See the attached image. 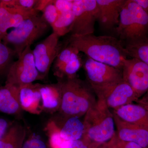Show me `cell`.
Returning <instances> with one entry per match:
<instances>
[{
    "label": "cell",
    "mask_w": 148,
    "mask_h": 148,
    "mask_svg": "<svg viewBox=\"0 0 148 148\" xmlns=\"http://www.w3.org/2000/svg\"><path fill=\"white\" fill-rule=\"evenodd\" d=\"M49 24L38 14L24 20L18 27L8 33L2 42L11 46L18 57L24 49L42 36Z\"/></svg>",
    "instance_id": "5"
},
{
    "label": "cell",
    "mask_w": 148,
    "mask_h": 148,
    "mask_svg": "<svg viewBox=\"0 0 148 148\" xmlns=\"http://www.w3.org/2000/svg\"><path fill=\"white\" fill-rule=\"evenodd\" d=\"M112 113L116 128L115 134L120 140L132 142L142 147L148 148L147 128L123 121Z\"/></svg>",
    "instance_id": "14"
},
{
    "label": "cell",
    "mask_w": 148,
    "mask_h": 148,
    "mask_svg": "<svg viewBox=\"0 0 148 148\" xmlns=\"http://www.w3.org/2000/svg\"><path fill=\"white\" fill-rule=\"evenodd\" d=\"M106 144L108 148H144L136 143L120 140L115 133L112 138Z\"/></svg>",
    "instance_id": "28"
},
{
    "label": "cell",
    "mask_w": 148,
    "mask_h": 148,
    "mask_svg": "<svg viewBox=\"0 0 148 148\" xmlns=\"http://www.w3.org/2000/svg\"><path fill=\"white\" fill-rule=\"evenodd\" d=\"M139 104H140V105L143 106L144 108H145L147 110V111H148V104H147V103H139Z\"/></svg>",
    "instance_id": "37"
},
{
    "label": "cell",
    "mask_w": 148,
    "mask_h": 148,
    "mask_svg": "<svg viewBox=\"0 0 148 148\" xmlns=\"http://www.w3.org/2000/svg\"><path fill=\"white\" fill-rule=\"evenodd\" d=\"M60 79L57 84L61 91V113L69 118L85 115L97 100L90 85L76 76Z\"/></svg>",
    "instance_id": "2"
},
{
    "label": "cell",
    "mask_w": 148,
    "mask_h": 148,
    "mask_svg": "<svg viewBox=\"0 0 148 148\" xmlns=\"http://www.w3.org/2000/svg\"><path fill=\"white\" fill-rule=\"evenodd\" d=\"M138 101L139 103L148 104V90L143 98L140 100H138Z\"/></svg>",
    "instance_id": "35"
},
{
    "label": "cell",
    "mask_w": 148,
    "mask_h": 148,
    "mask_svg": "<svg viewBox=\"0 0 148 148\" xmlns=\"http://www.w3.org/2000/svg\"><path fill=\"white\" fill-rule=\"evenodd\" d=\"M15 54L12 49L2 42H0V72L10 68L11 61Z\"/></svg>",
    "instance_id": "26"
},
{
    "label": "cell",
    "mask_w": 148,
    "mask_h": 148,
    "mask_svg": "<svg viewBox=\"0 0 148 148\" xmlns=\"http://www.w3.org/2000/svg\"><path fill=\"white\" fill-rule=\"evenodd\" d=\"M59 38L54 33H51L33 50L36 67L43 78L48 74L51 65L63 48Z\"/></svg>",
    "instance_id": "9"
},
{
    "label": "cell",
    "mask_w": 148,
    "mask_h": 148,
    "mask_svg": "<svg viewBox=\"0 0 148 148\" xmlns=\"http://www.w3.org/2000/svg\"><path fill=\"white\" fill-rule=\"evenodd\" d=\"M6 5L21 8L34 9L37 0H3L1 1Z\"/></svg>",
    "instance_id": "29"
},
{
    "label": "cell",
    "mask_w": 148,
    "mask_h": 148,
    "mask_svg": "<svg viewBox=\"0 0 148 148\" xmlns=\"http://www.w3.org/2000/svg\"><path fill=\"white\" fill-rule=\"evenodd\" d=\"M21 148H47L45 143L40 138L32 136L24 142Z\"/></svg>",
    "instance_id": "30"
},
{
    "label": "cell",
    "mask_w": 148,
    "mask_h": 148,
    "mask_svg": "<svg viewBox=\"0 0 148 148\" xmlns=\"http://www.w3.org/2000/svg\"><path fill=\"white\" fill-rule=\"evenodd\" d=\"M83 122L79 118H69L62 128H60V135L64 140L68 141H75L82 138L84 132Z\"/></svg>",
    "instance_id": "20"
},
{
    "label": "cell",
    "mask_w": 148,
    "mask_h": 148,
    "mask_svg": "<svg viewBox=\"0 0 148 148\" xmlns=\"http://www.w3.org/2000/svg\"><path fill=\"white\" fill-rule=\"evenodd\" d=\"M126 0H96L98 8L97 21L103 31L114 32Z\"/></svg>",
    "instance_id": "13"
},
{
    "label": "cell",
    "mask_w": 148,
    "mask_h": 148,
    "mask_svg": "<svg viewBox=\"0 0 148 148\" xmlns=\"http://www.w3.org/2000/svg\"><path fill=\"white\" fill-rule=\"evenodd\" d=\"M73 10L74 18L71 35L82 36L94 34L98 16L96 0H74Z\"/></svg>",
    "instance_id": "8"
},
{
    "label": "cell",
    "mask_w": 148,
    "mask_h": 148,
    "mask_svg": "<svg viewBox=\"0 0 148 148\" xmlns=\"http://www.w3.org/2000/svg\"><path fill=\"white\" fill-rule=\"evenodd\" d=\"M94 93L98 98L103 99L109 109L113 110L138 101L139 99L132 88L123 81Z\"/></svg>",
    "instance_id": "11"
},
{
    "label": "cell",
    "mask_w": 148,
    "mask_h": 148,
    "mask_svg": "<svg viewBox=\"0 0 148 148\" xmlns=\"http://www.w3.org/2000/svg\"><path fill=\"white\" fill-rule=\"evenodd\" d=\"M42 11L43 18L51 26L55 23L61 14L53 4V1H50Z\"/></svg>",
    "instance_id": "27"
},
{
    "label": "cell",
    "mask_w": 148,
    "mask_h": 148,
    "mask_svg": "<svg viewBox=\"0 0 148 148\" xmlns=\"http://www.w3.org/2000/svg\"><path fill=\"white\" fill-rule=\"evenodd\" d=\"M8 123L6 120L0 118V140L8 131Z\"/></svg>",
    "instance_id": "33"
},
{
    "label": "cell",
    "mask_w": 148,
    "mask_h": 148,
    "mask_svg": "<svg viewBox=\"0 0 148 148\" xmlns=\"http://www.w3.org/2000/svg\"><path fill=\"white\" fill-rule=\"evenodd\" d=\"M77 51H78L76 49L67 44L62 48L53 63V71L56 76L61 78L64 67L70 61L73 53Z\"/></svg>",
    "instance_id": "23"
},
{
    "label": "cell",
    "mask_w": 148,
    "mask_h": 148,
    "mask_svg": "<svg viewBox=\"0 0 148 148\" xmlns=\"http://www.w3.org/2000/svg\"><path fill=\"white\" fill-rule=\"evenodd\" d=\"M38 14L35 9L9 6L0 1V42L11 28L18 27L25 19Z\"/></svg>",
    "instance_id": "12"
},
{
    "label": "cell",
    "mask_w": 148,
    "mask_h": 148,
    "mask_svg": "<svg viewBox=\"0 0 148 148\" xmlns=\"http://www.w3.org/2000/svg\"><path fill=\"white\" fill-rule=\"evenodd\" d=\"M42 98V110L50 112L59 110L61 104V93L58 84H39Z\"/></svg>",
    "instance_id": "18"
},
{
    "label": "cell",
    "mask_w": 148,
    "mask_h": 148,
    "mask_svg": "<svg viewBox=\"0 0 148 148\" xmlns=\"http://www.w3.org/2000/svg\"><path fill=\"white\" fill-rule=\"evenodd\" d=\"M21 109L34 114H40L42 111V98L39 84L23 85L18 86Z\"/></svg>",
    "instance_id": "15"
},
{
    "label": "cell",
    "mask_w": 148,
    "mask_h": 148,
    "mask_svg": "<svg viewBox=\"0 0 148 148\" xmlns=\"http://www.w3.org/2000/svg\"><path fill=\"white\" fill-rule=\"evenodd\" d=\"M26 136V130L22 125H14L0 140V148H21Z\"/></svg>",
    "instance_id": "19"
},
{
    "label": "cell",
    "mask_w": 148,
    "mask_h": 148,
    "mask_svg": "<svg viewBox=\"0 0 148 148\" xmlns=\"http://www.w3.org/2000/svg\"><path fill=\"white\" fill-rule=\"evenodd\" d=\"M21 110L19 87L5 83L0 88V112L8 114L16 115Z\"/></svg>",
    "instance_id": "17"
},
{
    "label": "cell",
    "mask_w": 148,
    "mask_h": 148,
    "mask_svg": "<svg viewBox=\"0 0 148 148\" xmlns=\"http://www.w3.org/2000/svg\"><path fill=\"white\" fill-rule=\"evenodd\" d=\"M31 46L27 47L9 68L6 83L19 86L43 77L38 71Z\"/></svg>",
    "instance_id": "7"
},
{
    "label": "cell",
    "mask_w": 148,
    "mask_h": 148,
    "mask_svg": "<svg viewBox=\"0 0 148 148\" xmlns=\"http://www.w3.org/2000/svg\"><path fill=\"white\" fill-rule=\"evenodd\" d=\"M51 148H69L71 141L64 140L60 135V128L53 121H50L45 128Z\"/></svg>",
    "instance_id": "21"
},
{
    "label": "cell",
    "mask_w": 148,
    "mask_h": 148,
    "mask_svg": "<svg viewBox=\"0 0 148 148\" xmlns=\"http://www.w3.org/2000/svg\"><path fill=\"white\" fill-rule=\"evenodd\" d=\"M129 58H138L148 65V40L124 45Z\"/></svg>",
    "instance_id": "24"
},
{
    "label": "cell",
    "mask_w": 148,
    "mask_h": 148,
    "mask_svg": "<svg viewBox=\"0 0 148 148\" xmlns=\"http://www.w3.org/2000/svg\"><path fill=\"white\" fill-rule=\"evenodd\" d=\"M79 51H77L73 53L70 61L64 67L61 78L76 76L77 72L83 65L81 58L79 55Z\"/></svg>",
    "instance_id": "25"
},
{
    "label": "cell",
    "mask_w": 148,
    "mask_h": 148,
    "mask_svg": "<svg viewBox=\"0 0 148 148\" xmlns=\"http://www.w3.org/2000/svg\"><path fill=\"white\" fill-rule=\"evenodd\" d=\"M144 11L148 14V0H134Z\"/></svg>",
    "instance_id": "34"
},
{
    "label": "cell",
    "mask_w": 148,
    "mask_h": 148,
    "mask_svg": "<svg viewBox=\"0 0 148 148\" xmlns=\"http://www.w3.org/2000/svg\"><path fill=\"white\" fill-rule=\"evenodd\" d=\"M90 148H108L106 145V143L99 145L93 146L92 147H90Z\"/></svg>",
    "instance_id": "36"
},
{
    "label": "cell",
    "mask_w": 148,
    "mask_h": 148,
    "mask_svg": "<svg viewBox=\"0 0 148 148\" xmlns=\"http://www.w3.org/2000/svg\"><path fill=\"white\" fill-rule=\"evenodd\" d=\"M88 81L94 92L123 81L121 70L87 57L83 63Z\"/></svg>",
    "instance_id": "6"
},
{
    "label": "cell",
    "mask_w": 148,
    "mask_h": 148,
    "mask_svg": "<svg viewBox=\"0 0 148 148\" xmlns=\"http://www.w3.org/2000/svg\"><path fill=\"white\" fill-rule=\"evenodd\" d=\"M74 18L73 10L61 13L57 20L51 26L53 33L59 37L70 33Z\"/></svg>",
    "instance_id": "22"
},
{
    "label": "cell",
    "mask_w": 148,
    "mask_h": 148,
    "mask_svg": "<svg viewBox=\"0 0 148 148\" xmlns=\"http://www.w3.org/2000/svg\"><path fill=\"white\" fill-rule=\"evenodd\" d=\"M74 0H56L53 4L60 13L73 10Z\"/></svg>",
    "instance_id": "31"
},
{
    "label": "cell",
    "mask_w": 148,
    "mask_h": 148,
    "mask_svg": "<svg viewBox=\"0 0 148 148\" xmlns=\"http://www.w3.org/2000/svg\"><path fill=\"white\" fill-rule=\"evenodd\" d=\"M67 44L87 57L121 71L125 61L129 58L124 44L113 36L71 35Z\"/></svg>",
    "instance_id": "1"
},
{
    "label": "cell",
    "mask_w": 148,
    "mask_h": 148,
    "mask_svg": "<svg viewBox=\"0 0 148 148\" xmlns=\"http://www.w3.org/2000/svg\"><path fill=\"white\" fill-rule=\"evenodd\" d=\"M113 112L123 121L148 129V112L140 104H128Z\"/></svg>",
    "instance_id": "16"
},
{
    "label": "cell",
    "mask_w": 148,
    "mask_h": 148,
    "mask_svg": "<svg viewBox=\"0 0 148 148\" xmlns=\"http://www.w3.org/2000/svg\"><path fill=\"white\" fill-rule=\"evenodd\" d=\"M82 139L90 146L108 143L115 133L113 114L103 99L96 102L85 115Z\"/></svg>",
    "instance_id": "3"
},
{
    "label": "cell",
    "mask_w": 148,
    "mask_h": 148,
    "mask_svg": "<svg viewBox=\"0 0 148 148\" xmlns=\"http://www.w3.org/2000/svg\"><path fill=\"white\" fill-rule=\"evenodd\" d=\"M114 33L124 45L148 40V14L134 0H126Z\"/></svg>",
    "instance_id": "4"
},
{
    "label": "cell",
    "mask_w": 148,
    "mask_h": 148,
    "mask_svg": "<svg viewBox=\"0 0 148 148\" xmlns=\"http://www.w3.org/2000/svg\"><path fill=\"white\" fill-rule=\"evenodd\" d=\"M123 79L132 88L138 98L148 90V65L138 58H129L122 69Z\"/></svg>",
    "instance_id": "10"
},
{
    "label": "cell",
    "mask_w": 148,
    "mask_h": 148,
    "mask_svg": "<svg viewBox=\"0 0 148 148\" xmlns=\"http://www.w3.org/2000/svg\"><path fill=\"white\" fill-rule=\"evenodd\" d=\"M69 148H90V146L82 139L71 142Z\"/></svg>",
    "instance_id": "32"
}]
</instances>
